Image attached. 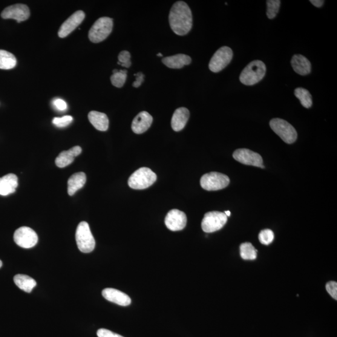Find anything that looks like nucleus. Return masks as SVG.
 <instances>
[{
	"mask_svg": "<svg viewBox=\"0 0 337 337\" xmlns=\"http://www.w3.org/2000/svg\"><path fill=\"white\" fill-rule=\"evenodd\" d=\"M17 63L16 57L7 51L0 50V69L11 70L15 67Z\"/></svg>",
	"mask_w": 337,
	"mask_h": 337,
	"instance_id": "nucleus-25",
	"label": "nucleus"
},
{
	"mask_svg": "<svg viewBox=\"0 0 337 337\" xmlns=\"http://www.w3.org/2000/svg\"><path fill=\"white\" fill-rule=\"evenodd\" d=\"M227 222V217L224 212L212 211L204 215L201 226L203 231L212 233L221 229Z\"/></svg>",
	"mask_w": 337,
	"mask_h": 337,
	"instance_id": "nucleus-8",
	"label": "nucleus"
},
{
	"mask_svg": "<svg viewBox=\"0 0 337 337\" xmlns=\"http://www.w3.org/2000/svg\"><path fill=\"white\" fill-rule=\"evenodd\" d=\"M97 335L98 337H124L105 328H100L97 330Z\"/></svg>",
	"mask_w": 337,
	"mask_h": 337,
	"instance_id": "nucleus-35",
	"label": "nucleus"
},
{
	"mask_svg": "<svg viewBox=\"0 0 337 337\" xmlns=\"http://www.w3.org/2000/svg\"><path fill=\"white\" fill-rule=\"evenodd\" d=\"M73 117L71 116H65L62 117H54L53 120V124L58 128H65L68 126L73 122Z\"/></svg>",
	"mask_w": 337,
	"mask_h": 337,
	"instance_id": "nucleus-32",
	"label": "nucleus"
},
{
	"mask_svg": "<svg viewBox=\"0 0 337 337\" xmlns=\"http://www.w3.org/2000/svg\"><path fill=\"white\" fill-rule=\"evenodd\" d=\"M152 117L149 112H141L134 118L132 123V130L136 134H142L150 128L152 123Z\"/></svg>",
	"mask_w": 337,
	"mask_h": 337,
	"instance_id": "nucleus-16",
	"label": "nucleus"
},
{
	"mask_svg": "<svg viewBox=\"0 0 337 337\" xmlns=\"http://www.w3.org/2000/svg\"><path fill=\"white\" fill-rule=\"evenodd\" d=\"M76 241L77 247L81 252L90 253L93 251L96 243L89 228V224L86 222H82L77 226Z\"/></svg>",
	"mask_w": 337,
	"mask_h": 337,
	"instance_id": "nucleus-5",
	"label": "nucleus"
},
{
	"mask_svg": "<svg viewBox=\"0 0 337 337\" xmlns=\"http://www.w3.org/2000/svg\"><path fill=\"white\" fill-rule=\"evenodd\" d=\"M163 63L169 68L181 69L184 66L191 64V57L184 54H178L175 55L164 57Z\"/></svg>",
	"mask_w": 337,
	"mask_h": 337,
	"instance_id": "nucleus-21",
	"label": "nucleus"
},
{
	"mask_svg": "<svg viewBox=\"0 0 337 337\" xmlns=\"http://www.w3.org/2000/svg\"><path fill=\"white\" fill-rule=\"evenodd\" d=\"M310 3L315 6V7L321 8L323 6L324 1L323 0H311Z\"/></svg>",
	"mask_w": 337,
	"mask_h": 337,
	"instance_id": "nucleus-37",
	"label": "nucleus"
},
{
	"mask_svg": "<svg viewBox=\"0 0 337 337\" xmlns=\"http://www.w3.org/2000/svg\"><path fill=\"white\" fill-rule=\"evenodd\" d=\"M157 56H161H161H163V54H161V53H158V54H157Z\"/></svg>",
	"mask_w": 337,
	"mask_h": 337,
	"instance_id": "nucleus-39",
	"label": "nucleus"
},
{
	"mask_svg": "<svg viewBox=\"0 0 337 337\" xmlns=\"http://www.w3.org/2000/svg\"><path fill=\"white\" fill-rule=\"evenodd\" d=\"M2 265H3L2 262L1 261V260H0V268L2 267Z\"/></svg>",
	"mask_w": 337,
	"mask_h": 337,
	"instance_id": "nucleus-40",
	"label": "nucleus"
},
{
	"mask_svg": "<svg viewBox=\"0 0 337 337\" xmlns=\"http://www.w3.org/2000/svg\"><path fill=\"white\" fill-rule=\"evenodd\" d=\"M257 250L251 243H246L241 245V256L244 260H254L257 258Z\"/></svg>",
	"mask_w": 337,
	"mask_h": 337,
	"instance_id": "nucleus-27",
	"label": "nucleus"
},
{
	"mask_svg": "<svg viewBox=\"0 0 337 337\" xmlns=\"http://www.w3.org/2000/svg\"><path fill=\"white\" fill-rule=\"evenodd\" d=\"M118 64L122 65L123 67L129 68L131 66V54L128 51L121 52L118 56Z\"/></svg>",
	"mask_w": 337,
	"mask_h": 337,
	"instance_id": "nucleus-31",
	"label": "nucleus"
},
{
	"mask_svg": "<svg viewBox=\"0 0 337 337\" xmlns=\"http://www.w3.org/2000/svg\"><path fill=\"white\" fill-rule=\"evenodd\" d=\"M201 186L206 191H218L229 186L230 180L227 175L212 172L204 174L201 179Z\"/></svg>",
	"mask_w": 337,
	"mask_h": 337,
	"instance_id": "nucleus-7",
	"label": "nucleus"
},
{
	"mask_svg": "<svg viewBox=\"0 0 337 337\" xmlns=\"http://www.w3.org/2000/svg\"><path fill=\"white\" fill-rule=\"evenodd\" d=\"M13 279L16 286L27 293H30L37 285L33 278L24 274H17Z\"/></svg>",
	"mask_w": 337,
	"mask_h": 337,
	"instance_id": "nucleus-24",
	"label": "nucleus"
},
{
	"mask_svg": "<svg viewBox=\"0 0 337 337\" xmlns=\"http://www.w3.org/2000/svg\"><path fill=\"white\" fill-rule=\"evenodd\" d=\"M224 213L227 215V217H229L230 215V212L229 211H225Z\"/></svg>",
	"mask_w": 337,
	"mask_h": 337,
	"instance_id": "nucleus-38",
	"label": "nucleus"
},
{
	"mask_svg": "<svg viewBox=\"0 0 337 337\" xmlns=\"http://www.w3.org/2000/svg\"><path fill=\"white\" fill-rule=\"evenodd\" d=\"M169 24L174 33L180 36L186 35L192 27V14L186 3H175L170 11Z\"/></svg>",
	"mask_w": 337,
	"mask_h": 337,
	"instance_id": "nucleus-1",
	"label": "nucleus"
},
{
	"mask_svg": "<svg viewBox=\"0 0 337 337\" xmlns=\"http://www.w3.org/2000/svg\"><path fill=\"white\" fill-rule=\"evenodd\" d=\"M266 73V66L260 60L250 62L245 68L239 77L241 82L246 86L257 84L264 78Z\"/></svg>",
	"mask_w": 337,
	"mask_h": 337,
	"instance_id": "nucleus-2",
	"label": "nucleus"
},
{
	"mask_svg": "<svg viewBox=\"0 0 337 337\" xmlns=\"http://www.w3.org/2000/svg\"><path fill=\"white\" fill-rule=\"evenodd\" d=\"M18 186V177L15 174H8L0 177V195L6 196L13 194Z\"/></svg>",
	"mask_w": 337,
	"mask_h": 337,
	"instance_id": "nucleus-18",
	"label": "nucleus"
},
{
	"mask_svg": "<svg viewBox=\"0 0 337 337\" xmlns=\"http://www.w3.org/2000/svg\"><path fill=\"white\" fill-rule=\"evenodd\" d=\"M259 241L264 245H269L271 244L274 239V234L270 229H264L259 233Z\"/></svg>",
	"mask_w": 337,
	"mask_h": 337,
	"instance_id": "nucleus-30",
	"label": "nucleus"
},
{
	"mask_svg": "<svg viewBox=\"0 0 337 337\" xmlns=\"http://www.w3.org/2000/svg\"><path fill=\"white\" fill-rule=\"evenodd\" d=\"M270 128L285 143L292 144L298 138V133L290 123L280 118H275L270 121Z\"/></svg>",
	"mask_w": 337,
	"mask_h": 337,
	"instance_id": "nucleus-6",
	"label": "nucleus"
},
{
	"mask_svg": "<svg viewBox=\"0 0 337 337\" xmlns=\"http://www.w3.org/2000/svg\"><path fill=\"white\" fill-rule=\"evenodd\" d=\"M291 65L295 73L302 76L310 73L311 63L306 57L302 54H295L293 56L291 60Z\"/></svg>",
	"mask_w": 337,
	"mask_h": 337,
	"instance_id": "nucleus-20",
	"label": "nucleus"
},
{
	"mask_svg": "<svg viewBox=\"0 0 337 337\" xmlns=\"http://www.w3.org/2000/svg\"><path fill=\"white\" fill-rule=\"evenodd\" d=\"M234 160L245 165L264 168L263 160L260 154L247 149H239L233 154Z\"/></svg>",
	"mask_w": 337,
	"mask_h": 337,
	"instance_id": "nucleus-11",
	"label": "nucleus"
},
{
	"mask_svg": "<svg viewBox=\"0 0 337 337\" xmlns=\"http://www.w3.org/2000/svg\"><path fill=\"white\" fill-rule=\"evenodd\" d=\"M157 180V175L151 169L141 168L129 178L128 185L133 189H145L151 186Z\"/></svg>",
	"mask_w": 337,
	"mask_h": 337,
	"instance_id": "nucleus-3",
	"label": "nucleus"
},
{
	"mask_svg": "<svg viewBox=\"0 0 337 337\" xmlns=\"http://www.w3.org/2000/svg\"><path fill=\"white\" fill-rule=\"evenodd\" d=\"M326 289L328 293H329L334 299H337V283L336 282L331 281L328 282L326 285Z\"/></svg>",
	"mask_w": 337,
	"mask_h": 337,
	"instance_id": "nucleus-33",
	"label": "nucleus"
},
{
	"mask_svg": "<svg viewBox=\"0 0 337 337\" xmlns=\"http://www.w3.org/2000/svg\"><path fill=\"white\" fill-rule=\"evenodd\" d=\"M113 27V20L109 17H102L92 26L89 31V39L91 42L98 43L107 38Z\"/></svg>",
	"mask_w": 337,
	"mask_h": 337,
	"instance_id": "nucleus-4",
	"label": "nucleus"
},
{
	"mask_svg": "<svg viewBox=\"0 0 337 337\" xmlns=\"http://www.w3.org/2000/svg\"><path fill=\"white\" fill-rule=\"evenodd\" d=\"M1 15L4 19H13L20 23L29 18L30 11L26 5L16 4L6 8Z\"/></svg>",
	"mask_w": 337,
	"mask_h": 337,
	"instance_id": "nucleus-12",
	"label": "nucleus"
},
{
	"mask_svg": "<svg viewBox=\"0 0 337 337\" xmlns=\"http://www.w3.org/2000/svg\"><path fill=\"white\" fill-rule=\"evenodd\" d=\"M53 105L57 110L60 111H65L67 109V104L64 100L60 98H55L53 101Z\"/></svg>",
	"mask_w": 337,
	"mask_h": 337,
	"instance_id": "nucleus-34",
	"label": "nucleus"
},
{
	"mask_svg": "<svg viewBox=\"0 0 337 337\" xmlns=\"http://www.w3.org/2000/svg\"><path fill=\"white\" fill-rule=\"evenodd\" d=\"M86 182V175L84 172H77L71 175L68 181V193L73 195L78 190L82 188Z\"/></svg>",
	"mask_w": 337,
	"mask_h": 337,
	"instance_id": "nucleus-23",
	"label": "nucleus"
},
{
	"mask_svg": "<svg viewBox=\"0 0 337 337\" xmlns=\"http://www.w3.org/2000/svg\"><path fill=\"white\" fill-rule=\"evenodd\" d=\"M281 2L279 0H268L267 1L268 18L270 19L275 18L279 9H280Z\"/></svg>",
	"mask_w": 337,
	"mask_h": 337,
	"instance_id": "nucleus-29",
	"label": "nucleus"
},
{
	"mask_svg": "<svg viewBox=\"0 0 337 337\" xmlns=\"http://www.w3.org/2000/svg\"><path fill=\"white\" fill-rule=\"evenodd\" d=\"M85 18V14L83 11H77L63 23L58 31L60 37H65L82 24Z\"/></svg>",
	"mask_w": 337,
	"mask_h": 337,
	"instance_id": "nucleus-14",
	"label": "nucleus"
},
{
	"mask_svg": "<svg viewBox=\"0 0 337 337\" xmlns=\"http://www.w3.org/2000/svg\"><path fill=\"white\" fill-rule=\"evenodd\" d=\"M82 149L80 146H74L68 151L61 152L55 160L56 165L60 168H65L73 162L74 158L82 153Z\"/></svg>",
	"mask_w": 337,
	"mask_h": 337,
	"instance_id": "nucleus-17",
	"label": "nucleus"
},
{
	"mask_svg": "<svg viewBox=\"0 0 337 337\" xmlns=\"http://www.w3.org/2000/svg\"><path fill=\"white\" fill-rule=\"evenodd\" d=\"M127 73L126 70H113V74L111 76L112 85L117 88L123 87L126 82Z\"/></svg>",
	"mask_w": 337,
	"mask_h": 337,
	"instance_id": "nucleus-28",
	"label": "nucleus"
},
{
	"mask_svg": "<svg viewBox=\"0 0 337 337\" xmlns=\"http://www.w3.org/2000/svg\"><path fill=\"white\" fill-rule=\"evenodd\" d=\"M88 119L95 128L100 131H106L108 129L109 120L106 115L103 112L91 111L88 114Z\"/></svg>",
	"mask_w": 337,
	"mask_h": 337,
	"instance_id": "nucleus-22",
	"label": "nucleus"
},
{
	"mask_svg": "<svg viewBox=\"0 0 337 337\" xmlns=\"http://www.w3.org/2000/svg\"><path fill=\"white\" fill-rule=\"evenodd\" d=\"M134 76L136 77V79L133 83V84H132V86L134 88L140 87L144 82V80H145V75L143 73H141V72H140V73L135 74Z\"/></svg>",
	"mask_w": 337,
	"mask_h": 337,
	"instance_id": "nucleus-36",
	"label": "nucleus"
},
{
	"mask_svg": "<svg viewBox=\"0 0 337 337\" xmlns=\"http://www.w3.org/2000/svg\"><path fill=\"white\" fill-rule=\"evenodd\" d=\"M294 94L304 108H310L312 106V95L307 89L303 88H298L295 89Z\"/></svg>",
	"mask_w": 337,
	"mask_h": 337,
	"instance_id": "nucleus-26",
	"label": "nucleus"
},
{
	"mask_svg": "<svg viewBox=\"0 0 337 337\" xmlns=\"http://www.w3.org/2000/svg\"><path fill=\"white\" fill-rule=\"evenodd\" d=\"M187 217L185 213L178 209H172L167 214L165 224L172 231H179L185 228Z\"/></svg>",
	"mask_w": 337,
	"mask_h": 337,
	"instance_id": "nucleus-13",
	"label": "nucleus"
},
{
	"mask_svg": "<svg viewBox=\"0 0 337 337\" xmlns=\"http://www.w3.org/2000/svg\"><path fill=\"white\" fill-rule=\"evenodd\" d=\"M233 51L231 48L223 47L219 49L212 57L209 62V70L214 73L223 70L229 64L232 59Z\"/></svg>",
	"mask_w": 337,
	"mask_h": 337,
	"instance_id": "nucleus-9",
	"label": "nucleus"
},
{
	"mask_svg": "<svg viewBox=\"0 0 337 337\" xmlns=\"http://www.w3.org/2000/svg\"><path fill=\"white\" fill-rule=\"evenodd\" d=\"M104 298L121 306H128L131 303V299L126 293L112 288H106L102 292Z\"/></svg>",
	"mask_w": 337,
	"mask_h": 337,
	"instance_id": "nucleus-15",
	"label": "nucleus"
},
{
	"mask_svg": "<svg viewBox=\"0 0 337 337\" xmlns=\"http://www.w3.org/2000/svg\"><path fill=\"white\" fill-rule=\"evenodd\" d=\"M13 238L15 243L24 249L32 248L38 241L35 231L28 227H19L14 232Z\"/></svg>",
	"mask_w": 337,
	"mask_h": 337,
	"instance_id": "nucleus-10",
	"label": "nucleus"
},
{
	"mask_svg": "<svg viewBox=\"0 0 337 337\" xmlns=\"http://www.w3.org/2000/svg\"><path fill=\"white\" fill-rule=\"evenodd\" d=\"M189 111L186 108H180L174 112L171 120L172 128L174 131L178 132L184 128L188 122Z\"/></svg>",
	"mask_w": 337,
	"mask_h": 337,
	"instance_id": "nucleus-19",
	"label": "nucleus"
}]
</instances>
